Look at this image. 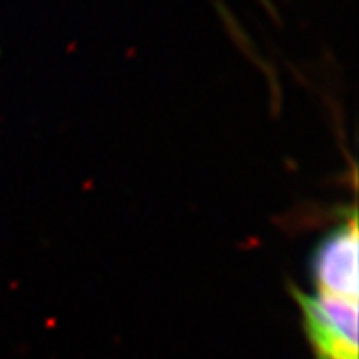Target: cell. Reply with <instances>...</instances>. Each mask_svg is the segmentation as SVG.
I'll return each instance as SVG.
<instances>
[{
  "instance_id": "6da1fadb",
  "label": "cell",
  "mask_w": 359,
  "mask_h": 359,
  "mask_svg": "<svg viewBox=\"0 0 359 359\" xmlns=\"http://www.w3.org/2000/svg\"><path fill=\"white\" fill-rule=\"evenodd\" d=\"M314 359H359L358 299L294 291Z\"/></svg>"
},
{
  "instance_id": "7a4b0ae2",
  "label": "cell",
  "mask_w": 359,
  "mask_h": 359,
  "mask_svg": "<svg viewBox=\"0 0 359 359\" xmlns=\"http://www.w3.org/2000/svg\"><path fill=\"white\" fill-rule=\"evenodd\" d=\"M316 291L341 298L358 299V222L351 213L346 222L334 228L318 245L311 258Z\"/></svg>"
}]
</instances>
